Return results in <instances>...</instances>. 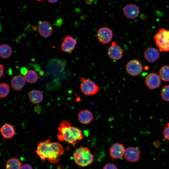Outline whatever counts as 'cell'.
<instances>
[{"mask_svg":"<svg viewBox=\"0 0 169 169\" xmlns=\"http://www.w3.org/2000/svg\"><path fill=\"white\" fill-rule=\"evenodd\" d=\"M22 163L16 158H11L8 160L6 164V169H21Z\"/></svg>","mask_w":169,"mask_h":169,"instance_id":"obj_20","label":"cell"},{"mask_svg":"<svg viewBox=\"0 0 169 169\" xmlns=\"http://www.w3.org/2000/svg\"><path fill=\"white\" fill-rule=\"evenodd\" d=\"M161 79L159 75L157 73H149L145 78L146 85L150 89L154 90L157 89L161 85Z\"/></svg>","mask_w":169,"mask_h":169,"instance_id":"obj_8","label":"cell"},{"mask_svg":"<svg viewBox=\"0 0 169 169\" xmlns=\"http://www.w3.org/2000/svg\"><path fill=\"white\" fill-rule=\"evenodd\" d=\"M103 169H118L116 166L113 163H109L105 164Z\"/></svg>","mask_w":169,"mask_h":169,"instance_id":"obj_27","label":"cell"},{"mask_svg":"<svg viewBox=\"0 0 169 169\" xmlns=\"http://www.w3.org/2000/svg\"><path fill=\"white\" fill-rule=\"evenodd\" d=\"M49 2L51 3H55L58 1L59 0H47Z\"/></svg>","mask_w":169,"mask_h":169,"instance_id":"obj_31","label":"cell"},{"mask_svg":"<svg viewBox=\"0 0 169 169\" xmlns=\"http://www.w3.org/2000/svg\"><path fill=\"white\" fill-rule=\"evenodd\" d=\"M60 125L58 128L59 133L57 135L59 140L75 145L78 141L83 139L82 131L77 127L72 126L69 122L64 120L60 123Z\"/></svg>","mask_w":169,"mask_h":169,"instance_id":"obj_2","label":"cell"},{"mask_svg":"<svg viewBox=\"0 0 169 169\" xmlns=\"http://www.w3.org/2000/svg\"><path fill=\"white\" fill-rule=\"evenodd\" d=\"M97 36L100 43L105 44L109 43L112 40L113 34L111 29L108 27H104L98 29Z\"/></svg>","mask_w":169,"mask_h":169,"instance_id":"obj_7","label":"cell"},{"mask_svg":"<svg viewBox=\"0 0 169 169\" xmlns=\"http://www.w3.org/2000/svg\"><path fill=\"white\" fill-rule=\"evenodd\" d=\"M12 50L11 47L8 45L3 44L0 46V55L3 59H7L11 55Z\"/></svg>","mask_w":169,"mask_h":169,"instance_id":"obj_22","label":"cell"},{"mask_svg":"<svg viewBox=\"0 0 169 169\" xmlns=\"http://www.w3.org/2000/svg\"><path fill=\"white\" fill-rule=\"evenodd\" d=\"M77 44V41L75 38L67 35L63 39L60 50L66 53H70L74 49Z\"/></svg>","mask_w":169,"mask_h":169,"instance_id":"obj_9","label":"cell"},{"mask_svg":"<svg viewBox=\"0 0 169 169\" xmlns=\"http://www.w3.org/2000/svg\"><path fill=\"white\" fill-rule=\"evenodd\" d=\"M154 39L160 51L169 52V30L160 28L154 36Z\"/></svg>","mask_w":169,"mask_h":169,"instance_id":"obj_4","label":"cell"},{"mask_svg":"<svg viewBox=\"0 0 169 169\" xmlns=\"http://www.w3.org/2000/svg\"><path fill=\"white\" fill-rule=\"evenodd\" d=\"M73 156L75 163L81 167L89 166L94 161V155L87 147H81L76 149Z\"/></svg>","mask_w":169,"mask_h":169,"instance_id":"obj_3","label":"cell"},{"mask_svg":"<svg viewBox=\"0 0 169 169\" xmlns=\"http://www.w3.org/2000/svg\"><path fill=\"white\" fill-rule=\"evenodd\" d=\"M125 149L124 146L119 143L112 145L110 148L109 152L112 160L119 159L124 156Z\"/></svg>","mask_w":169,"mask_h":169,"instance_id":"obj_11","label":"cell"},{"mask_svg":"<svg viewBox=\"0 0 169 169\" xmlns=\"http://www.w3.org/2000/svg\"><path fill=\"white\" fill-rule=\"evenodd\" d=\"M80 80L81 90L86 95H95L100 90L99 87L90 79L81 77Z\"/></svg>","mask_w":169,"mask_h":169,"instance_id":"obj_5","label":"cell"},{"mask_svg":"<svg viewBox=\"0 0 169 169\" xmlns=\"http://www.w3.org/2000/svg\"><path fill=\"white\" fill-rule=\"evenodd\" d=\"M28 71V69L25 67L22 68L20 69L21 73L24 75H25L27 73Z\"/></svg>","mask_w":169,"mask_h":169,"instance_id":"obj_28","label":"cell"},{"mask_svg":"<svg viewBox=\"0 0 169 169\" xmlns=\"http://www.w3.org/2000/svg\"><path fill=\"white\" fill-rule=\"evenodd\" d=\"M160 94L163 100L169 101V85L165 86L162 88Z\"/></svg>","mask_w":169,"mask_h":169,"instance_id":"obj_25","label":"cell"},{"mask_svg":"<svg viewBox=\"0 0 169 169\" xmlns=\"http://www.w3.org/2000/svg\"><path fill=\"white\" fill-rule=\"evenodd\" d=\"M159 75L163 81L169 82V66H162L159 70Z\"/></svg>","mask_w":169,"mask_h":169,"instance_id":"obj_23","label":"cell"},{"mask_svg":"<svg viewBox=\"0 0 169 169\" xmlns=\"http://www.w3.org/2000/svg\"><path fill=\"white\" fill-rule=\"evenodd\" d=\"M144 56L148 62L152 63L156 61L160 57L158 50L153 47L147 48L144 52Z\"/></svg>","mask_w":169,"mask_h":169,"instance_id":"obj_15","label":"cell"},{"mask_svg":"<svg viewBox=\"0 0 169 169\" xmlns=\"http://www.w3.org/2000/svg\"><path fill=\"white\" fill-rule=\"evenodd\" d=\"M126 70L130 75L135 76L139 75L143 70V66L138 60L133 59L129 61L125 66Z\"/></svg>","mask_w":169,"mask_h":169,"instance_id":"obj_6","label":"cell"},{"mask_svg":"<svg viewBox=\"0 0 169 169\" xmlns=\"http://www.w3.org/2000/svg\"><path fill=\"white\" fill-rule=\"evenodd\" d=\"M1 133L5 138L9 139L13 137L15 135V131L11 125L6 123L0 129Z\"/></svg>","mask_w":169,"mask_h":169,"instance_id":"obj_18","label":"cell"},{"mask_svg":"<svg viewBox=\"0 0 169 169\" xmlns=\"http://www.w3.org/2000/svg\"><path fill=\"white\" fill-rule=\"evenodd\" d=\"M162 133L165 138L169 141V122L165 126Z\"/></svg>","mask_w":169,"mask_h":169,"instance_id":"obj_26","label":"cell"},{"mask_svg":"<svg viewBox=\"0 0 169 169\" xmlns=\"http://www.w3.org/2000/svg\"><path fill=\"white\" fill-rule=\"evenodd\" d=\"M140 156V151L134 147H129L125 149L124 156L127 161L130 162L137 161Z\"/></svg>","mask_w":169,"mask_h":169,"instance_id":"obj_13","label":"cell"},{"mask_svg":"<svg viewBox=\"0 0 169 169\" xmlns=\"http://www.w3.org/2000/svg\"><path fill=\"white\" fill-rule=\"evenodd\" d=\"M123 50L120 46L113 42L109 48L107 53L110 59L114 60L120 59L123 55Z\"/></svg>","mask_w":169,"mask_h":169,"instance_id":"obj_10","label":"cell"},{"mask_svg":"<svg viewBox=\"0 0 169 169\" xmlns=\"http://www.w3.org/2000/svg\"><path fill=\"white\" fill-rule=\"evenodd\" d=\"M10 87L7 84L1 83L0 84V96L1 98L7 96L9 93Z\"/></svg>","mask_w":169,"mask_h":169,"instance_id":"obj_24","label":"cell"},{"mask_svg":"<svg viewBox=\"0 0 169 169\" xmlns=\"http://www.w3.org/2000/svg\"><path fill=\"white\" fill-rule=\"evenodd\" d=\"M64 152L63 146L59 143L51 142L50 139L39 142L36 152L43 161L47 159L52 163H56L59 160V157Z\"/></svg>","mask_w":169,"mask_h":169,"instance_id":"obj_1","label":"cell"},{"mask_svg":"<svg viewBox=\"0 0 169 169\" xmlns=\"http://www.w3.org/2000/svg\"><path fill=\"white\" fill-rule=\"evenodd\" d=\"M21 169H33V168L29 165L26 164L22 166Z\"/></svg>","mask_w":169,"mask_h":169,"instance_id":"obj_29","label":"cell"},{"mask_svg":"<svg viewBox=\"0 0 169 169\" xmlns=\"http://www.w3.org/2000/svg\"><path fill=\"white\" fill-rule=\"evenodd\" d=\"M38 31L42 36L47 38L50 36L52 31L53 28L51 24L47 21L40 22L38 26Z\"/></svg>","mask_w":169,"mask_h":169,"instance_id":"obj_14","label":"cell"},{"mask_svg":"<svg viewBox=\"0 0 169 169\" xmlns=\"http://www.w3.org/2000/svg\"><path fill=\"white\" fill-rule=\"evenodd\" d=\"M124 16L127 18L134 19L136 18L140 13L138 7L134 4H129L126 5L123 9Z\"/></svg>","mask_w":169,"mask_h":169,"instance_id":"obj_12","label":"cell"},{"mask_svg":"<svg viewBox=\"0 0 169 169\" xmlns=\"http://www.w3.org/2000/svg\"><path fill=\"white\" fill-rule=\"evenodd\" d=\"M36 0L37 1H43V0Z\"/></svg>","mask_w":169,"mask_h":169,"instance_id":"obj_32","label":"cell"},{"mask_svg":"<svg viewBox=\"0 0 169 169\" xmlns=\"http://www.w3.org/2000/svg\"><path fill=\"white\" fill-rule=\"evenodd\" d=\"M0 76L1 78L3 75L4 73V68L3 64H0Z\"/></svg>","mask_w":169,"mask_h":169,"instance_id":"obj_30","label":"cell"},{"mask_svg":"<svg viewBox=\"0 0 169 169\" xmlns=\"http://www.w3.org/2000/svg\"><path fill=\"white\" fill-rule=\"evenodd\" d=\"M26 80L24 77L20 75L14 76L11 80V84L13 89L17 91L22 90L24 86Z\"/></svg>","mask_w":169,"mask_h":169,"instance_id":"obj_17","label":"cell"},{"mask_svg":"<svg viewBox=\"0 0 169 169\" xmlns=\"http://www.w3.org/2000/svg\"><path fill=\"white\" fill-rule=\"evenodd\" d=\"M78 119L81 123L86 125L92 121L93 119V116L92 112L89 110H82L79 112Z\"/></svg>","mask_w":169,"mask_h":169,"instance_id":"obj_16","label":"cell"},{"mask_svg":"<svg viewBox=\"0 0 169 169\" xmlns=\"http://www.w3.org/2000/svg\"><path fill=\"white\" fill-rule=\"evenodd\" d=\"M29 98L30 101L34 104L41 103L43 100V96L41 92L38 90L31 91L29 94Z\"/></svg>","mask_w":169,"mask_h":169,"instance_id":"obj_19","label":"cell"},{"mask_svg":"<svg viewBox=\"0 0 169 169\" xmlns=\"http://www.w3.org/2000/svg\"><path fill=\"white\" fill-rule=\"evenodd\" d=\"M24 77L26 81L29 83H34L38 80V76L37 73L34 70L29 69Z\"/></svg>","mask_w":169,"mask_h":169,"instance_id":"obj_21","label":"cell"}]
</instances>
